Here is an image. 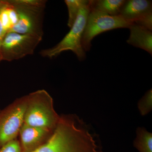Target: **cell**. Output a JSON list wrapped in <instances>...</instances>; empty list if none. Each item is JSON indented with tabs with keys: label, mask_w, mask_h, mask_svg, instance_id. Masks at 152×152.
Returning a JSON list of instances; mask_svg holds the SVG:
<instances>
[{
	"label": "cell",
	"mask_w": 152,
	"mask_h": 152,
	"mask_svg": "<svg viewBox=\"0 0 152 152\" xmlns=\"http://www.w3.org/2000/svg\"><path fill=\"white\" fill-rule=\"evenodd\" d=\"M31 152H96L89 136L70 121L60 120L46 142Z\"/></svg>",
	"instance_id": "1"
},
{
	"label": "cell",
	"mask_w": 152,
	"mask_h": 152,
	"mask_svg": "<svg viewBox=\"0 0 152 152\" xmlns=\"http://www.w3.org/2000/svg\"><path fill=\"white\" fill-rule=\"evenodd\" d=\"M28 102L24 124L54 130L60 116L55 111L51 96L45 90H39L27 95Z\"/></svg>",
	"instance_id": "2"
},
{
	"label": "cell",
	"mask_w": 152,
	"mask_h": 152,
	"mask_svg": "<svg viewBox=\"0 0 152 152\" xmlns=\"http://www.w3.org/2000/svg\"><path fill=\"white\" fill-rule=\"evenodd\" d=\"M10 1L16 10L18 20L9 32L42 37L43 13L46 1L13 0Z\"/></svg>",
	"instance_id": "3"
},
{
	"label": "cell",
	"mask_w": 152,
	"mask_h": 152,
	"mask_svg": "<svg viewBox=\"0 0 152 152\" xmlns=\"http://www.w3.org/2000/svg\"><path fill=\"white\" fill-rule=\"evenodd\" d=\"M90 10L89 1L88 4L81 9L70 31L64 39L53 48L42 50L40 53L41 56L52 58L63 52L71 50L80 61L85 59L86 52L82 46V39Z\"/></svg>",
	"instance_id": "4"
},
{
	"label": "cell",
	"mask_w": 152,
	"mask_h": 152,
	"mask_svg": "<svg viewBox=\"0 0 152 152\" xmlns=\"http://www.w3.org/2000/svg\"><path fill=\"white\" fill-rule=\"evenodd\" d=\"M91 7V6H90ZM121 15L111 16L91 7L82 39V45L85 52L90 50L91 41L96 36L115 29L129 28L134 23Z\"/></svg>",
	"instance_id": "5"
},
{
	"label": "cell",
	"mask_w": 152,
	"mask_h": 152,
	"mask_svg": "<svg viewBox=\"0 0 152 152\" xmlns=\"http://www.w3.org/2000/svg\"><path fill=\"white\" fill-rule=\"evenodd\" d=\"M27 95L17 99L0 112V148L17 139L24 124Z\"/></svg>",
	"instance_id": "6"
},
{
	"label": "cell",
	"mask_w": 152,
	"mask_h": 152,
	"mask_svg": "<svg viewBox=\"0 0 152 152\" xmlns=\"http://www.w3.org/2000/svg\"><path fill=\"white\" fill-rule=\"evenodd\" d=\"M42 39V37L36 35L8 32L2 44L3 60L11 61L32 54Z\"/></svg>",
	"instance_id": "7"
},
{
	"label": "cell",
	"mask_w": 152,
	"mask_h": 152,
	"mask_svg": "<svg viewBox=\"0 0 152 152\" xmlns=\"http://www.w3.org/2000/svg\"><path fill=\"white\" fill-rule=\"evenodd\" d=\"M54 131L23 124L19 134L22 152H31L36 150L48 140Z\"/></svg>",
	"instance_id": "8"
},
{
	"label": "cell",
	"mask_w": 152,
	"mask_h": 152,
	"mask_svg": "<svg viewBox=\"0 0 152 152\" xmlns=\"http://www.w3.org/2000/svg\"><path fill=\"white\" fill-rule=\"evenodd\" d=\"M152 12V1L148 0L126 1L120 15L126 20L134 22L148 13Z\"/></svg>",
	"instance_id": "9"
},
{
	"label": "cell",
	"mask_w": 152,
	"mask_h": 152,
	"mask_svg": "<svg viewBox=\"0 0 152 152\" xmlns=\"http://www.w3.org/2000/svg\"><path fill=\"white\" fill-rule=\"evenodd\" d=\"M130 31L129 37L127 42L140 48L152 54V33L141 26L134 23L129 28Z\"/></svg>",
	"instance_id": "10"
},
{
	"label": "cell",
	"mask_w": 152,
	"mask_h": 152,
	"mask_svg": "<svg viewBox=\"0 0 152 152\" xmlns=\"http://www.w3.org/2000/svg\"><path fill=\"white\" fill-rule=\"evenodd\" d=\"M124 0H97L90 1L91 7L110 15H120V11L124 4Z\"/></svg>",
	"instance_id": "11"
},
{
	"label": "cell",
	"mask_w": 152,
	"mask_h": 152,
	"mask_svg": "<svg viewBox=\"0 0 152 152\" xmlns=\"http://www.w3.org/2000/svg\"><path fill=\"white\" fill-rule=\"evenodd\" d=\"M134 145L140 152H152V134L144 128H139Z\"/></svg>",
	"instance_id": "12"
},
{
	"label": "cell",
	"mask_w": 152,
	"mask_h": 152,
	"mask_svg": "<svg viewBox=\"0 0 152 152\" xmlns=\"http://www.w3.org/2000/svg\"><path fill=\"white\" fill-rule=\"evenodd\" d=\"M89 1L87 0H66L69 13L68 26L71 28L75 21L81 9L88 4Z\"/></svg>",
	"instance_id": "13"
},
{
	"label": "cell",
	"mask_w": 152,
	"mask_h": 152,
	"mask_svg": "<svg viewBox=\"0 0 152 152\" xmlns=\"http://www.w3.org/2000/svg\"><path fill=\"white\" fill-rule=\"evenodd\" d=\"M3 1L4 3L0 9V23L4 29L8 32L10 31V30L12 28V26L11 24L8 12L7 2L5 1Z\"/></svg>",
	"instance_id": "14"
},
{
	"label": "cell",
	"mask_w": 152,
	"mask_h": 152,
	"mask_svg": "<svg viewBox=\"0 0 152 152\" xmlns=\"http://www.w3.org/2000/svg\"><path fill=\"white\" fill-rule=\"evenodd\" d=\"M152 90H150L140 101L139 108L142 115H145L152 108Z\"/></svg>",
	"instance_id": "15"
},
{
	"label": "cell",
	"mask_w": 152,
	"mask_h": 152,
	"mask_svg": "<svg viewBox=\"0 0 152 152\" xmlns=\"http://www.w3.org/2000/svg\"><path fill=\"white\" fill-rule=\"evenodd\" d=\"M0 152H23L20 141L16 139L0 148Z\"/></svg>",
	"instance_id": "16"
},
{
	"label": "cell",
	"mask_w": 152,
	"mask_h": 152,
	"mask_svg": "<svg viewBox=\"0 0 152 152\" xmlns=\"http://www.w3.org/2000/svg\"><path fill=\"white\" fill-rule=\"evenodd\" d=\"M134 23L152 31V12L148 13L137 19Z\"/></svg>",
	"instance_id": "17"
},
{
	"label": "cell",
	"mask_w": 152,
	"mask_h": 152,
	"mask_svg": "<svg viewBox=\"0 0 152 152\" xmlns=\"http://www.w3.org/2000/svg\"><path fill=\"white\" fill-rule=\"evenodd\" d=\"M7 32L4 29L0 23V61L3 60L2 53L1 48L3 40L7 34Z\"/></svg>",
	"instance_id": "18"
},
{
	"label": "cell",
	"mask_w": 152,
	"mask_h": 152,
	"mask_svg": "<svg viewBox=\"0 0 152 152\" xmlns=\"http://www.w3.org/2000/svg\"><path fill=\"white\" fill-rule=\"evenodd\" d=\"M3 3H4V1H0V9H1V7L2 6L3 4Z\"/></svg>",
	"instance_id": "19"
},
{
	"label": "cell",
	"mask_w": 152,
	"mask_h": 152,
	"mask_svg": "<svg viewBox=\"0 0 152 152\" xmlns=\"http://www.w3.org/2000/svg\"><path fill=\"white\" fill-rule=\"evenodd\" d=\"M0 112H1V110H0Z\"/></svg>",
	"instance_id": "20"
}]
</instances>
